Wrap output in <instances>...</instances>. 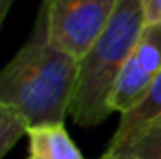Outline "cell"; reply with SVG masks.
Instances as JSON below:
<instances>
[{
  "label": "cell",
  "instance_id": "obj_8",
  "mask_svg": "<svg viewBox=\"0 0 161 159\" xmlns=\"http://www.w3.org/2000/svg\"><path fill=\"white\" fill-rule=\"evenodd\" d=\"M127 154L137 156L139 159H161V125L150 131L142 140H139Z\"/></svg>",
  "mask_w": 161,
  "mask_h": 159
},
{
  "label": "cell",
  "instance_id": "obj_6",
  "mask_svg": "<svg viewBox=\"0 0 161 159\" xmlns=\"http://www.w3.org/2000/svg\"><path fill=\"white\" fill-rule=\"evenodd\" d=\"M28 156L26 159H84L71 140L64 123H47L26 129Z\"/></svg>",
  "mask_w": 161,
  "mask_h": 159
},
{
  "label": "cell",
  "instance_id": "obj_3",
  "mask_svg": "<svg viewBox=\"0 0 161 159\" xmlns=\"http://www.w3.org/2000/svg\"><path fill=\"white\" fill-rule=\"evenodd\" d=\"M116 4L118 0H45L41 11L51 43L80 62L109 25Z\"/></svg>",
  "mask_w": 161,
  "mask_h": 159
},
{
  "label": "cell",
  "instance_id": "obj_11",
  "mask_svg": "<svg viewBox=\"0 0 161 159\" xmlns=\"http://www.w3.org/2000/svg\"><path fill=\"white\" fill-rule=\"evenodd\" d=\"M116 159H139L137 156H131V154H127V156H120V157H116Z\"/></svg>",
  "mask_w": 161,
  "mask_h": 159
},
{
  "label": "cell",
  "instance_id": "obj_9",
  "mask_svg": "<svg viewBox=\"0 0 161 159\" xmlns=\"http://www.w3.org/2000/svg\"><path fill=\"white\" fill-rule=\"evenodd\" d=\"M146 25L152 23H161V0H139Z\"/></svg>",
  "mask_w": 161,
  "mask_h": 159
},
{
  "label": "cell",
  "instance_id": "obj_12",
  "mask_svg": "<svg viewBox=\"0 0 161 159\" xmlns=\"http://www.w3.org/2000/svg\"><path fill=\"white\" fill-rule=\"evenodd\" d=\"M99 159H116V157H114V156H111L109 152H105V154H103V156H101Z\"/></svg>",
  "mask_w": 161,
  "mask_h": 159
},
{
  "label": "cell",
  "instance_id": "obj_4",
  "mask_svg": "<svg viewBox=\"0 0 161 159\" xmlns=\"http://www.w3.org/2000/svg\"><path fill=\"white\" fill-rule=\"evenodd\" d=\"M161 75V23L146 25L109 97L113 112L129 111Z\"/></svg>",
  "mask_w": 161,
  "mask_h": 159
},
{
  "label": "cell",
  "instance_id": "obj_7",
  "mask_svg": "<svg viewBox=\"0 0 161 159\" xmlns=\"http://www.w3.org/2000/svg\"><path fill=\"white\" fill-rule=\"evenodd\" d=\"M26 122L17 111L0 103V159L17 144L23 135H26Z\"/></svg>",
  "mask_w": 161,
  "mask_h": 159
},
{
  "label": "cell",
  "instance_id": "obj_10",
  "mask_svg": "<svg viewBox=\"0 0 161 159\" xmlns=\"http://www.w3.org/2000/svg\"><path fill=\"white\" fill-rule=\"evenodd\" d=\"M13 4V0H0V28H2V23L6 19V13L9 9V6Z\"/></svg>",
  "mask_w": 161,
  "mask_h": 159
},
{
  "label": "cell",
  "instance_id": "obj_2",
  "mask_svg": "<svg viewBox=\"0 0 161 159\" xmlns=\"http://www.w3.org/2000/svg\"><path fill=\"white\" fill-rule=\"evenodd\" d=\"M146 19L139 0H118L114 13L79 62L69 114L79 125L92 127L109 118V97L122 68L133 51Z\"/></svg>",
  "mask_w": 161,
  "mask_h": 159
},
{
  "label": "cell",
  "instance_id": "obj_5",
  "mask_svg": "<svg viewBox=\"0 0 161 159\" xmlns=\"http://www.w3.org/2000/svg\"><path fill=\"white\" fill-rule=\"evenodd\" d=\"M161 125V75L152 82L146 94L125 112H122L118 129L109 144V154L120 157L139 140Z\"/></svg>",
  "mask_w": 161,
  "mask_h": 159
},
{
  "label": "cell",
  "instance_id": "obj_1",
  "mask_svg": "<svg viewBox=\"0 0 161 159\" xmlns=\"http://www.w3.org/2000/svg\"><path fill=\"white\" fill-rule=\"evenodd\" d=\"M77 75L79 60L51 43L40 9L30 40L0 69V103L17 111L28 127L64 123Z\"/></svg>",
  "mask_w": 161,
  "mask_h": 159
}]
</instances>
